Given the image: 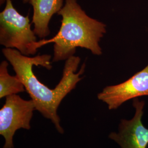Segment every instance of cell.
Instances as JSON below:
<instances>
[{"instance_id":"cell-7","label":"cell","mask_w":148,"mask_h":148,"mask_svg":"<svg viewBox=\"0 0 148 148\" xmlns=\"http://www.w3.org/2000/svg\"><path fill=\"white\" fill-rule=\"evenodd\" d=\"M29 3L33 8L34 32L37 36L44 39L50 34L49 23L52 16L63 8V0H30Z\"/></svg>"},{"instance_id":"cell-6","label":"cell","mask_w":148,"mask_h":148,"mask_svg":"<svg viewBox=\"0 0 148 148\" xmlns=\"http://www.w3.org/2000/svg\"><path fill=\"white\" fill-rule=\"evenodd\" d=\"M133 105L136 109L134 116L130 120H121L118 133L111 132L109 137L121 148H147L148 129L142 122L144 102L136 98Z\"/></svg>"},{"instance_id":"cell-5","label":"cell","mask_w":148,"mask_h":148,"mask_svg":"<svg viewBox=\"0 0 148 148\" xmlns=\"http://www.w3.org/2000/svg\"><path fill=\"white\" fill-rule=\"evenodd\" d=\"M145 95H148V65L125 82L106 86L98 98L106 103L109 110H115L128 100Z\"/></svg>"},{"instance_id":"cell-9","label":"cell","mask_w":148,"mask_h":148,"mask_svg":"<svg viewBox=\"0 0 148 148\" xmlns=\"http://www.w3.org/2000/svg\"><path fill=\"white\" fill-rule=\"evenodd\" d=\"M30 1V0H23V3H29Z\"/></svg>"},{"instance_id":"cell-3","label":"cell","mask_w":148,"mask_h":148,"mask_svg":"<svg viewBox=\"0 0 148 148\" xmlns=\"http://www.w3.org/2000/svg\"><path fill=\"white\" fill-rule=\"evenodd\" d=\"M5 3L0 13V44L5 48H14L24 56L35 54L37 38L31 28L29 16L19 13L12 0H5Z\"/></svg>"},{"instance_id":"cell-8","label":"cell","mask_w":148,"mask_h":148,"mask_svg":"<svg viewBox=\"0 0 148 148\" xmlns=\"http://www.w3.org/2000/svg\"><path fill=\"white\" fill-rule=\"evenodd\" d=\"M8 63L5 60L0 64V98L25 91L24 85L16 76L8 72Z\"/></svg>"},{"instance_id":"cell-2","label":"cell","mask_w":148,"mask_h":148,"mask_svg":"<svg viewBox=\"0 0 148 148\" xmlns=\"http://www.w3.org/2000/svg\"><path fill=\"white\" fill-rule=\"evenodd\" d=\"M57 14L62 17L58 33L51 39L37 41L35 44L36 49L53 43V62L67 60L73 56L77 47L87 49L95 55L102 54L99 43L106 33L105 24L88 16L77 0H65V5Z\"/></svg>"},{"instance_id":"cell-4","label":"cell","mask_w":148,"mask_h":148,"mask_svg":"<svg viewBox=\"0 0 148 148\" xmlns=\"http://www.w3.org/2000/svg\"><path fill=\"white\" fill-rule=\"evenodd\" d=\"M35 110L32 99L24 100L17 95L6 97L5 103L0 110V134L5 139L3 148H14L13 138L18 130L30 129Z\"/></svg>"},{"instance_id":"cell-1","label":"cell","mask_w":148,"mask_h":148,"mask_svg":"<svg viewBox=\"0 0 148 148\" xmlns=\"http://www.w3.org/2000/svg\"><path fill=\"white\" fill-rule=\"evenodd\" d=\"M2 52L12 65L16 76L24 85L26 91L35 104L36 110L44 117L50 120L58 132L63 134L64 131L60 125L57 110L66 95L82 79L80 76L85 71V64L82 65L77 73H75L81 61L80 58L73 56L66 60L62 79L54 89H50L38 79L32 68L34 65H40L48 70L52 69L51 55L43 54L30 57L22 54L17 49L8 48L3 49Z\"/></svg>"}]
</instances>
